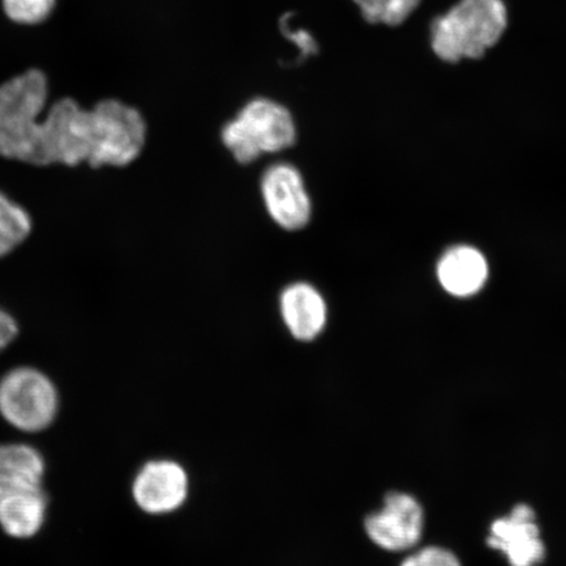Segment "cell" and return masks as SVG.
<instances>
[{"mask_svg": "<svg viewBox=\"0 0 566 566\" xmlns=\"http://www.w3.org/2000/svg\"><path fill=\"white\" fill-rule=\"evenodd\" d=\"M48 94L46 76L40 70L0 86V157L35 167L91 166L96 147L94 111L66 97L39 122Z\"/></svg>", "mask_w": 566, "mask_h": 566, "instance_id": "cell-1", "label": "cell"}, {"mask_svg": "<svg viewBox=\"0 0 566 566\" xmlns=\"http://www.w3.org/2000/svg\"><path fill=\"white\" fill-rule=\"evenodd\" d=\"M504 0H459L430 24L431 51L443 62L480 60L507 30Z\"/></svg>", "mask_w": 566, "mask_h": 566, "instance_id": "cell-2", "label": "cell"}, {"mask_svg": "<svg viewBox=\"0 0 566 566\" xmlns=\"http://www.w3.org/2000/svg\"><path fill=\"white\" fill-rule=\"evenodd\" d=\"M296 126L285 106L258 97L245 104L235 118L222 129L226 148L242 165L258 160L261 155L277 154L292 147Z\"/></svg>", "mask_w": 566, "mask_h": 566, "instance_id": "cell-3", "label": "cell"}, {"mask_svg": "<svg viewBox=\"0 0 566 566\" xmlns=\"http://www.w3.org/2000/svg\"><path fill=\"white\" fill-rule=\"evenodd\" d=\"M59 412V392L53 381L33 367H18L0 379V415L24 433H39Z\"/></svg>", "mask_w": 566, "mask_h": 566, "instance_id": "cell-4", "label": "cell"}, {"mask_svg": "<svg viewBox=\"0 0 566 566\" xmlns=\"http://www.w3.org/2000/svg\"><path fill=\"white\" fill-rule=\"evenodd\" d=\"M96 148L92 168L126 167L144 151L147 125L139 111L116 98L97 103L94 108Z\"/></svg>", "mask_w": 566, "mask_h": 566, "instance_id": "cell-5", "label": "cell"}, {"mask_svg": "<svg viewBox=\"0 0 566 566\" xmlns=\"http://www.w3.org/2000/svg\"><path fill=\"white\" fill-rule=\"evenodd\" d=\"M364 527L367 537L380 549L410 551L423 534V507L410 493L389 492L379 511L366 516Z\"/></svg>", "mask_w": 566, "mask_h": 566, "instance_id": "cell-6", "label": "cell"}, {"mask_svg": "<svg viewBox=\"0 0 566 566\" xmlns=\"http://www.w3.org/2000/svg\"><path fill=\"white\" fill-rule=\"evenodd\" d=\"M486 544L500 552L511 566H539L546 560V543L536 513L527 504L515 505L511 513L494 520Z\"/></svg>", "mask_w": 566, "mask_h": 566, "instance_id": "cell-7", "label": "cell"}, {"mask_svg": "<svg viewBox=\"0 0 566 566\" xmlns=\"http://www.w3.org/2000/svg\"><path fill=\"white\" fill-rule=\"evenodd\" d=\"M261 195L269 216L280 228L298 231L310 222L313 203L303 176L289 163H277L261 177Z\"/></svg>", "mask_w": 566, "mask_h": 566, "instance_id": "cell-8", "label": "cell"}, {"mask_svg": "<svg viewBox=\"0 0 566 566\" xmlns=\"http://www.w3.org/2000/svg\"><path fill=\"white\" fill-rule=\"evenodd\" d=\"M132 494L142 512L151 515L171 514L179 511L188 499V472L175 460H151L138 471L133 481Z\"/></svg>", "mask_w": 566, "mask_h": 566, "instance_id": "cell-9", "label": "cell"}, {"mask_svg": "<svg viewBox=\"0 0 566 566\" xmlns=\"http://www.w3.org/2000/svg\"><path fill=\"white\" fill-rule=\"evenodd\" d=\"M280 313L289 334L302 343L314 342L327 327V302L307 282H295L283 290Z\"/></svg>", "mask_w": 566, "mask_h": 566, "instance_id": "cell-10", "label": "cell"}, {"mask_svg": "<svg viewBox=\"0 0 566 566\" xmlns=\"http://www.w3.org/2000/svg\"><path fill=\"white\" fill-rule=\"evenodd\" d=\"M490 266L483 253L471 245H455L442 254L437 265L438 282L446 293L469 298L485 286Z\"/></svg>", "mask_w": 566, "mask_h": 566, "instance_id": "cell-11", "label": "cell"}, {"mask_svg": "<svg viewBox=\"0 0 566 566\" xmlns=\"http://www.w3.org/2000/svg\"><path fill=\"white\" fill-rule=\"evenodd\" d=\"M45 462L32 446L0 444V500L9 495L42 490Z\"/></svg>", "mask_w": 566, "mask_h": 566, "instance_id": "cell-12", "label": "cell"}, {"mask_svg": "<svg viewBox=\"0 0 566 566\" xmlns=\"http://www.w3.org/2000/svg\"><path fill=\"white\" fill-rule=\"evenodd\" d=\"M46 494L42 490L21 492L0 500V527L7 535L28 539L45 522Z\"/></svg>", "mask_w": 566, "mask_h": 566, "instance_id": "cell-13", "label": "cell"}, {"mask_svg": "<svg viewBox=\"0 0 566 566\" xmlns=\"http://www.w3.org/2000/svg\"><path fill=\"white\" fill-rule=\"evenodd\" d=\"M32 232V219L27 210L0 192V259L25 242Z\"/></svg>", "mask_w": 566, "mask_h": 566, "instance_id": "cell-14", "label": "cell"}, {"mask_svg": "<svg viewBox=\"0 0 566 566\" xmlns=\"http://www.w3.org/2000/svg\"><path fill=\"white\" fill-rule=\"evenodd\" d=\"M370 24L398 27L419 9L422 0H353Z\"/></svg>", "mask_w": 566, "mask_h": 566, "instance_id": "cell-15", "label": "cell"}, {"mask_svg": "<svg viewBox=\"0 0 566 566\" xmlns=\"http://www.w3.org/2000/svg\"><path fill=\"white\" fill-rule=\"evenodd\" d=\"M55 0H3L6 15L20 24H38L51 15Z\"/></svg>", "mask_w": 566, "mask_h": 566, "instance_id": "cell-16", "label": "cell"}, {"mask_svg": "<svg viewBox=\"0 0 566 566\" xmlns=\"http://www.w3.org/2000/svg\"><path fill=\"white\" fill-rule=\"evenodd\" d=\"M400 566H463L454 552L441 546H428L409 554Z\"/></svg>", "mask_w": 566, "mask_h": 566, "instance_id": "cell-17", "label": "cell"}, {"mask_svg": "<svg viewBox=\"0 0 566 566\" xmlns=\"http://www.w3.org/2000/svg\"><path fill=\"white\" fill-rule=\"evenodd\" d=\"M282 31L285 32L287 38L292 40L296 46L300 48L304 59H307L308 55H313L317 52L316 41L307 31L290 30L286 23H283Z\"/></svg>", "mask_w": 566, "mask_h": 566, "instance_id": "cell-18", "label": "cell"}, {"mask_svg": "<svg viewBox=\"0 0 566 566\" xmlns=\"http://www.w3.org/2000/svg\"><path fill=\"white\" fill-rule=\"evenodd\" d=\"M19 335V325L15 318L0 308V352L11 345Z\"/></svg>", "mask_w": 566, "mask_h": 566, "instance_id": "cell-19", "label": "cell"}]
</instances>
